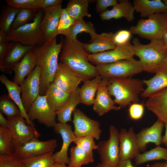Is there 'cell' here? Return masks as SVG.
<instances>
[{"instance_id":"cell-37","label":"cell","mask_w":167,"mask_h":167,"mask_svg":"<svg viewBox=\"0 0 167 167\" xmlns=\"http://www.w3.org/2000/svg\"><path fill=\"white\" fill-rule=\"evenodd\" d=\"M19 9L7 5L0 15V30L7 35L11 29Z\"/></svg>"},{"instance_id":"cell-23","label":"cell","mask_w":167,"mask_h":167,"mask_svg":"<svg viewBox=\"0 0 167 167\" xmlns=\"http://www.w3.org/2000/svg\"><path fill=\"white\" fill-rule=\"evenodd\" d=\"M135 9L133 4L128 0H119L110 10H107L100 14L103 20L113 19L125 18L128 21H132L134 19Z\"/></svg>"},{"instance_id":"cell-3","label":"cell","mask_w":167,"mask_h":167,"mask_svg":"<svg viewBox=\"0 0 167 167\" xmlns=\"http://www.w3.org/2000/svg\"><path fill=\"white\" fill-rule=\"evenodd\" d=\"M132 43L135 55L139 58L143 71L155 73L167 66V46L162 38L151 40L148 44L144 45L135 38Z\"/></svg>"},{"instance_id":"cell-26","label":"cell","mask_w":167,"mask_h":167,"mask_svg":"<svg viewBox=\"0 0 167 167\" xmlns=\"http://www.w3.org/2000/svg\"><path fill=\"white\" fill-rule=\"evenodd\" d=\"M147 87L141 94L143 98H148L156 93L167 88V66L155 73L152 77L143 80Z\"/></svg>"},{"instance_id":"cell-29","label":"cell","mask_w":167,"mask_h":167,"mask_svg":"<svg viewBox=\"0 0 167 167\" xmlns=\"http://www.w3.org/2000/svg\"><path fill=\"white\" fill-rule=\"evenodd\" d=\"M71 94L63 91L53 82L47 88L45 95L49 106L57 112L64 105Z\"/></svg>"},{"instance_id":"cell-4","label":"cell","mask_w":167,"mask_h":167,"mask_svg":"<svg viewBox=\"0 0 167 167\" xmlns=\"http://www.w3.org/2000/svg\"><path fill=\"white\" fill-rule=\"evenodd\" d=\"M143 80L131 77L109 79L108 87L114 101L121 108L138 103L139 97L144 90Z\"/></svg>"},{"instance_id":"cell-52","label":"cell","mask_w":167,"mask_h":167,"mask_svg":"<svg viewBox=\"0 0 167 167\" xmlns=\"http://www.w3.org/2000/svg\"><path fill=\"white\" fill-rule=\"evenodd\" d=\"M165 132L164 135L162 137V143L167 146V123L164 124Z\"/></svg>"},{"instance_id":"cell-56","label":"cell","mask_w":167,"mask_h":167,"mask_svg":"<svg viewBox=\"0 0 167 167\" xmlns=\"http://www.w3.org/2000/svg\"><path fill=\"white\" fill-rule=\"evenodd\" d=\"M54 167H68L66 166V165L64 164L55 162Z\"/></svg>"},{"instance_id":"cell-58","label":"cell","mask_w":167,"mask_h":167,"mask_svg":"<svg viewBox=\"0 0 167 167\" xmlns=\"http://www.w3.org/2000/svg\"><path fill=\"white\" fill-rule=\"evenodd\" d=\"M163 1L164 2L167 6V0H164Z\"/></svg>"},{"instance_id":"cell-7","label":"cell","mask_w":167,"mask_h":167,"mask_svg":"<svg viewBox=\"0 0 167 167\" xmlns=\"http://www.w3.org/2000/svg\"><path fill=\"white\" fill-rule=\"evenodd\" d=\"M96 66L98 75L108 79L130 77L143 71L140 61L134 57Z\"/></svg>"},{"instance_id":"cell-8","label":"cell","mask_w":167,"mask_h":167,"mask_svg":"<svg viewBox=\"0 0 167 167\" xmlns=\"http://www.w3.org/2000/svg\"><path fill=\"white\" fill-rule=\"evenodd\" d=\"M109 129V139L99 141L97 150L101 163L117 166L120 161L119 132L113 125H110Z\"/></svg>"},{"instance_id":"cell-17","label":"cell","mask_w":167,"mask_h":167,"mask_svg":"<svg viewBox=\"0 0 167 167\" xmlns=\"http://www.w3.org/2000/svg\"><path fill=\"white\" fill-rule=\"evenodd\" d=\"M54 128L55 132L60 134L62 140L61 149L53 154L54 161L68 164L69 162L68 156V149L71 143L74 142L76 137L72 130V126L67 123L57 122Z\"/></svg>"},{"instance_id":"cell-40","label":"cell","mask_w":167,"mask_h":167,"mask_svg":"<svg viewBox=\"0 0 167 167\" xmlns=\"http://www.w3.org/2000/svg\"><path fill=\"white\" fill-rule=\"evenodd\" d=\"M7 5L18 9L38 11L42 9L43 0H6Z\"/></svg>"},{"instance_id":"cell-13","label":"cell","mask_w":167,"mask_h":167,"mask_svg":"<svg viewBox=\"0 0 167 167\" xmlns=\"http://www.w3.org/2000/svg\"><path fill=\"white\" fill-rule=\"evenodd\" d=\"M32 121L36 120L48 127H54L56 123V112L49 106L45 95H39L34 101L28 113Z\"/></svg>"},{"instance_id":"cell-9","label":"cell","mask_w":167,"mask_h":167,"mask_svg":"<svg viewBox=\"0 0 167 167\" xmlns=\"http://www.w3.org/2000/svg\"><path fill=\"white\" fill-rule=\"evenodd\" d=\"M8 128L15 149L31 139L38 138L40 135L36 130L27 123L21 115L7 118Z\"/></svg>"},{"instance_id":"cell-11","label":"cell","mask_w":167,"mask_h":167,"mask_svg":"<svg viewBox=\"0 0 167 167\" xmlns=\"http://www.w3.org/2000/svg\"><path fill=\"white\" fill-rule=\"evenodd\" d=\"M73 114L74 132L77 137L89 136L96 140L100 139L102 130L99 122L91 119L79 109L76 108Z\"/></svg>"},{"instance_id":"cell-35","label":"cell","mask_w":167,"mask_h":167,"mask_svg":"<svg viewBox=\"0 0 167 167\" xmlns=\"http://www.w3.org/2000/svg\"><path fill=\"white\" fill-rule=\"evenodd\" d=\"M167 149L157 146L143 153H139L135 158V165H139L154 161H167Z\"/></svg>"},{"instance_id":"cell-1","label":"cell","mask_w":167,"mask_h":167,"mask_svg":"<svg viewBox=\"0 0 167 167\" xmlns=\"http://www.w3.org/2000/svg\"><path fill=\"white\" fill-rule=\"evenodd\" d=\"M56 37L43 44L34 46L32 49L36 66L40 69V95H45L49 85L53 82L58 63V56L61 52L62 39L58 43Z\"/></svg>"},{"instance_id":"cell-59","label":"cell","mask_w":167,"mask_h":167,"mask_svg":"<svg viewBox=\"0 0 167 167\" xmlns=\"http://www.w3.org/2000/svg\"><path fill=\"white\" fill-rule=\"evenodd\" d=\"M166 60V61H167V55Z\"/></svg>"},{"instance_id":"cell-36","label":"cell","mask_w":167,"mask_h":167,"mask_svg":"<svg viewBox=\"0 0 167 167\" xmlns=\"http://www.w3.org/2000/svg\"><path fill=\"white\" fill-rule=\"evenodd\" d=\"M51 152L21 159L22 167H51L55 162Z\"/></svg>"},{"instance_id":"cell-34","label":"cell","mask_w":167,"mask_h":167,"mask_svg":"<svg viewBox=\"0 0 167 167\" xmlns=\"http://www.w3.org/2000/svg\"><path fill=\"white\" fill-rule=\"evenodd\" d=\"M68 167H82L93 163L94 157L88 154L79 146L75 145L70 149V157Z\"/></svg>"},{"instance_id":"cell-27","label":"cell","mask_w":167,"mask_h":167,"mask_svg":"<svg viewBox=\"0 0 167 167\" xmlns=\"http://www.w3.org/2000/svg\"><path fill=\"white\" fill-rule=\"evenodd\" d=\"M32 49L27 52L22 59L16 64L13 68L15 72L13 81L19 85L36 66Z\"/></svg>"},{"instance_id":"cell-31","label":"cell","mask_w":167,"mask_h":167,"mask_svg":"<svg viewBox=\"0 0 167 167\" xmlns=\"http://www.w3.org/2000/svg\"><path fill=\"white\" fill-rule=\"evenodd\" d=\"M81 103L80 96V88L78 87L71 93L64 105L56 112L59 122L66 123L71 121V116L78 105Z\"/></svg>"},{"instance_id":"cell-22","label":"cell","mask_w":167,"mask_h":167,"mask_svg":"<svg viewBox=\"0 0 167 167\" xmlns=\"http://www.w3.org/2000/svg\"><path fill=\"white\" fill-rule=\"evenodd\" d=\"M145 106L156 116L158 120L164 124L167 123V88L148 97Z\"/></svg>"},{"instance_id":"cell-32","label":"cell","mask_w":167,"mask_h":167,"mask_svg":"<svg viewBox=\"0 0 167 167\" xmlns=\"http://www.w3.org/2000/svg\"><path fill=\"white\" fill-rule=\"evenodd\" d=\"M84 32L89 34L91 37V42L98 36L93 24L90 22H86L83 19L75 21L73 25L68 29L61 32L62 34L66 37L70 39H77V35Z\"/></svg>"},{"instance_id":"cell-14","label":"cell","mask_w":167,"mask_h":167,"mask_svg":"<svg viewBox=\"0 0 167 167\" xmlns=\"http://www.w3.org/2000/svg\"><path fill=\"white\" fill-rule=\"evenodd\" d=\"M58 146L55 139L45 141L33 138L17 148L15 154L20 159L35 156L53 152Z\"/></svg>"},{"instance_id":"cell-44","label":"cell","mask_w":167,"mask_h":167,"mask_svg":"<svg viewBox=\"0 0 167 167\" xmlns=\"http://www.w3.org/2000/svg\"><path fill=\"white\" fill-rule=\"evenodd\" d=\"M0 167H22L21 159L15 154L0 155Z\"/></svg>"},{"instance_id":"cell-61","label":"cell","mask_w":167,"mask_h":167,"mask_svg":"<svg viewBox=\"0 0 167 167\" xmlns=\"http://www.w3.org/2000/svg\"></svg>"},{"instance_id":"cell-57","label":"cell","mask_w":167,"mask_h":167,"mask_svg":"<svg viewBox=\"0 0 167 167\" xmlns=\"http://www.w3.org/2000/svg\"><path fill=\"white\" fill-rule=\"evenodd\" d=\"M163 167H167V161L163 162Z\"/></svg>"},{"instance_id":"cell-53","label":"cell","mask_w":167,"mask_h":167,"mask_svg":"<svg viewBox=\"0 0 167 167\" xmlns=\"http://www.w3.org/2000/svg\"><path fill=\"white\" fill-rule=\"evenodd\" d=\"M163 162H156L152 165H148V167H163Z\"/></svg>"},{"instance_id":"cell-24","label":"cell","mask_w":167,"mask_h":167,"mask_svg":"<svg viewBox=\"0 0 167 167\" xmlns=\"http://www.w3.org/2000/svg\"><path fill=\"white\" fill-rule=\"evenodd\" d=\"M114 35L112 32L98 34L90 43H83V48L88 54H96L113 49L116 46L113 40Z\"/></svg>"},{"instance_id":"cell-5","label":"cell","mask_w":167,"mask_h":167,"mask_svg":"<svg viewBox=\"0 0 167 167\" xmlns=\"http://www.w3.org/2000/svg\"><path fill=\"white\" fill-rule=\"evenodd\" d=\"M42 9L37 12L32 22L16 29H11L6 35L8 41L34 46L45 43L41 29V23L43 16Z\"/></svg>"},{"instance_id":"cell-12","label":"cell","mask_w":167,"mask_h":167,"mask_svg":"<svg viewBox=\"0 0 167 167\" xmlns=\"http://www.w3.org/2000/svg\"><path fill=\"white\" fill-rule=\"evenodd\" d=\"M40 69L36 66L19 85L24 107L28 113L34 101L40 95Z\"/></svg>"},{"instance_id":"cell-55","label":"cell","mask_w":167,"mask_h":167,"mask_svg":"<svg viewBox=\"0 0 167 167\" xmlns=\"http://www.w3.org/2000/svg\"><path fill=\"white\" fill-rule=\"evenodd\" d=\"M162 38L165 45L167 46V30L164 34Z\"/></svg>"},{"instance_id":"cell-28","label":"cell","mask_w":167,"mask_h":167,"mask_svg":"<svg viewBox=\"0 0 167 167\" xmlns=\"http://www.w3.org/2000/svg\"><path fill=\"white\" fill-rule=\"evenodd\" d=\"M133 5L135 11L143 18H148L156 13L167 12V6L160 0H134Z\"/></svg>"},{"instance_id":"cell-46","label":"cell","mask_w":167,"mask_h":167,"mask_svg":"<svg viewBox=\"0 0 167 167\" xmlns=\"http://www.w3.org/2000/svg\"><path fill=\"white\" fill-rule=\"evenodd\" d=\"M131 33L129 30H121L114 33L113 37L114 42L117 45H122L130 42Z\"/></svg>"},{"instance_id":"cell-16","label":"cell","mask_w":167,"mask_h":167,"mask_svg":"<svg viewBox=\"0 0 167 167\" xmlns=\"http://www.w3.org/2000/svg\"><path fill=\"white\" fill-rule=\"evenodd\" d=\"M109 79L102 78L98 88L92 109L99 116H101L111 110L118 111L121 108L115 105L111 97L108 85Z\"/></svg>"},{"instance_id":"cell-30","label":"cell","mask_w":167,"mask_h":167,"mask_svg":"<svg viewBox=\"0 0 167 167\" xmlns=\"http://www.w3.org/2000/svg\"><path fill=\"white\" fill-rule=\"evenodd\" d=\"M102 77L97 75L92 79L84 81L80 88V96L82 103L87 106L93 105L95 96L97 92Z\"/></svg>"},{"instance_id":"cell-38","label":"cell","mask_w":167,"mask_h":167,"mask_svg":"<svg viewBox=\"0 0 167 167\" xmlns=\"http://www.w3.org/2000/svg\"><path fill=\"white\" fill-rule=\"evenodd\" d=\"M15 150L8 128L0 126V155L12 154Z\"/></svg>"},{"instance_id":"cell-45","label":"cell","mask_w":167,"mask_h":167,"mask_svg":"<svg viewBox=\"0 0 167 167\" xmlns=\"http://www.w3.org/2000/svg\"><path fill=\"white\" fill-rule=\"evenodd\" d=\"M144 112V105L142 103H134L129 105V116L131 119L138 120L143 117Z\"/></svg>"},{"instance_id":"cell-25","label":"cell","mask_w":167,"mask_h":167,"mask_svg":"<svg viewBox=\"0 0 167 167\" xmlns=\"http://www.w3.org/2000/svg\"><path fill=\"white\" fill-rule=\"evenodd\" d=\"M0 81L3 84L8 93V95L18 107L21 115L25 119L27 123L35 128L33 122L30 119L28 113L23 105L21 97V89L19 85L10 80L5 74L0 76Z\"/></svg>"},{"instance_id":"cell-39","label":"cell","mask_w":167,"mask_h":167,"mask_svg":"<svg viewBox=\"0 0 167 167\" xmlns=\"http://www.w3.org/2000/svg\"><path fill=\"white\" fill-rule=\"evenodd\" d=\"M0 112L6 116L7 118L21 115L17 106L8 95L6 94L0 97Z\"/></svg>"},{"instance_id":"cell-47","label":"cell","mask_w":167,"mask_h":167,"mask_svg":"<svg viewBox=\"0 0 167 167\" xmlns=\"http://www.w3.org/2000/svg\"><path fill=\"white\" fill-rule=\"evenodd\" d=\"M95 10L100 13L107 10L108 7L114 6L118 3L116 0H96Z\"/></svg>"},{"instance_id":"cell-6","label":"cell","mask_w":167,"mask_h":167,"mask_svg":"<svg viewBox=\"0 0 167 167\" xmlns=\"http://www.w3.org/2000/svg\"><path fill=\"white\" fill-rule=\"evenodd\" d=\"M167 30V12L155 14L146 19H139L129 30L131 34L150 41L162 38Z\"/></svg>"},{"instance_id":"cell-41","label":"cell","mask_w":167,"mask_h":167,"mask_svg":"<svg viewBox=\"0 0 167 167\" xmlns=\"http://www.w3.org/2000/svg\"><path fill=\"white\" fill-rule=\"evenodd\" d=\"M38 11L19 9L11 29H16L28 23L29 21L33 19Z\"/></svg>"},{"instance_id":"cell-19","label":"cell","mask_w":167,"mask_h":167,"mask_svg":"<svg viewBox=\"0 0 167 167\" xmlns=\"http://www.w3.org/2000/svg\"><path fill=\"white\" fill-rule=\"evenodd\" d=\"M61 5L43 9L44 15L41 23V29L45 42L56 37Z\"/></svg>"},{"instance_id":"cell-50","label":"cell","mask_w":167,"mask_h":167,"mask_svg":"<svg viewBox=\"0 0 167 167\" xmlns=\"http://www.w3.org/2000/svg\"><path fill=\"white\" fill-rule=\"evenodd\" d=\"M131 160H120L117 167H135L131 162Z\"/></svg>"},{"instance_id":"cell-42","label":"cell","mask_w":167,"mask_h":167,"mask_svg":"<svg viewBox=\"0 0 167 167\" xmlns=\"http://www.w3.org/2000/svg\"><path fill=\"white\" fill-rule=\"evenodd\" d=\"M93 138L86 136L76 138L74 143L81 147L88 154L93 156V151L97 149V144L96 143Z\"/></svg>"},{"instance_id":"cell-49","label":"cell","mask_w":167,"mask_h":167,"mask_svg":"<svg viewBox=\"0 0 167 167\" xmlns=\"http://www.w3.org/2000/svg\"><path fill=\"white\" fill-rule=\"evenodd\" d=\"M9 42L7 41L0 42V62L3 60L6 52L9 45Z\"/></svg>"},{"instance_id":"cell-21","label":"cell","mask_w":167,"mask_h":167,"mask_svg":"<svg viewBox=\"0 0 167 167\" xmlns=\"http://www.w3.org/2000/svg\"><path fill=\"white\" fill-rule=\"evenodd\" d=\"M164 124L157 119L151 126L142 129L136 134L137 143L139 151L145 150L150 143L160 146L162 143V133Z\"/></svg>"},{"instance_id":"cell-20","label":"cell","mask_w":167,"mask_h":167,"mask_svg":"<svg viewBox=\"0 0 167 167\" xmlns=\"http://www.w3.org/2000/svg\"><path fill=\"white\" fill-rule=\"evenodd\" d=\"M33 47L24 45L17 42L9 43L5 56L0 62V71L5 73L11 74L14 66L20 61Z\"/></svg>"},{"instance_id":"cell-15","label":"cell","mask_w":167,"mask_h":167,"mask_svg":"<svg viewBox=\"0 0 167 167\" xmlns=\"http://www.w3.org/2000/svg\"><path fill=\"white\" fill-rule=\"evenodd\" d=\"M83 79L66 65L59 62L53 82L63 91L71 93L74 91Z\"/></svg>"},{"instance_id":"cell-54","label":"cell","mask_w":167,"mask_h":167,"mask_svg":"<svg viewBox=\"0 0 167 167\" xmlns=\"http://www.w3.org/2000/svg\"><path fill=\"white\" fill-rule=\"evenodd\" d=\"M95 167H117L116 166H113L106 164L101 162L98 163Z\"/></svg>"},{"instance_id":"cell-60","label":"cell","mask_w":167,"mask_h":167,"mask_svg":"<svg viewBox=\"0 0 167 167\" xmlns=\"http://www.w3.org/2000/svg\"><path fill=\"white\" fill-rule=\"evenodd\" d=\"M54 165H55V164H54ZM54 165L53 166L51 167H54Z\"/></svg>"},{"instance_id":"cell-43","label":"cell","mask_w":167,"mask_h":167,"mask_svg":"<svg viewBox=\"0 0 167 167\" xmlns=\"http://www.w3.org/2000/svg\"><path fill=\"white\" fill-rule=\"evenodd\" d=\"M75 20L68 14L65 8H62L60 15L59 23L57 29V34L71 27Z\"/></svg>"},{"instance_id":"cell-2","label":"cell","mask_w":167,"mask_h":167,"mask_svg":"<svg viewBox=\"0 0 167 167\" xmlns=\"http://www.w3.org/2000/svg\"><path fill=\"white\" fill-rule=\"evenodd\" d=\"M60 56L61 62L74 71L83 80L91 79L98 75L96 66L88 60V54L84 49L83 43L77 39H62Z\"/></svg>"},{"instance_id":"cell-18","label":"cell","mask_w":167,"mask_h":167,"mask_svg":"<svg viewBox=\"0 0 167 167\" xmlns=\"http://www.w3.org/2000/svg\"><path fill=\"white\" fill-rule=\"evenodd\" d=\"M136 134L131 127L127 131L122 128L119 132L120 160H131L140 153L137 143Z\"/></svg>"},{"instance_id":"cell-10","label":"cell","mask_w":167,"mask_h":167,"mask_svg":"<svg viewBox=\"0 0 167 167\" xmlns=\"http://www.w3.org/2000/svg\"><path fill=\"white\" fill-rule=\"evenodd\" d=\"M135 55L134 45L130 42L117 45L113 49L94 54H88L89 62L96 65L113 63L133 57Z\"/></svg>"},{"instance_id":"cell-48","label":"cell","mask_w":167,"mask_h":167,"mask_svg":"<svg viewBox=\"0 0 167 167\" xmlns=\"http://www.w3.org/2000/svg\"><path fill=\"white\" fill-rule=\"evenodd\" d=\"M62 0H43L42 9L61 5Z\"/></svg>"},{"instance_id":"cell-51","label":"cell","mask_w":167,"mask_h":167,"mask_svg":"<svg viewBox=\"0 0 167 167\" xmlns=\"http://www.w3.org/2000/svg\"><path fill=\"white\" fill-rule=\"evenodd\" d=\"M8 125L9 122L7 119H6L2 113L0 112V126L8 128Z\"/></svg>"},{"instance_id":"cell-33","label":"cell","mask_w":167,"mask_h":167,"mask_svg":"<svg viewBox=\"0 0 167 167\" xmlns=\"http://www.w3.org/2000/svg\"><path fill=\"white\" fill-rule=\"evenodd\" d=\"M91 1L89 0H69L65 8L70 16L75 21L83 19L85 17H90L88 7Z\"/></svg>"}]
</instances>
